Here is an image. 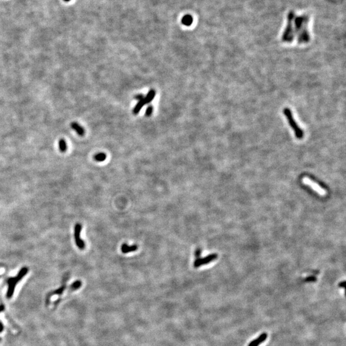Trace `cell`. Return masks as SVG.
Segmentation results:
<instances>
[{"label":"cell","mask_w":346,"mask_h":346,"mask_svg":"<svg viewBox=\"0 0 346 346\" xmlns=\"http://www.w3.org/2000/svg\"><path fill=\"white\" fill-rule=\"evenodd\" d=\"M308 18L306 16L299 17L294 19V34L295 36L297 35L299 44H306L310 40L308 30Z\"/></svg>","instance_id":"cell-1"},{"label":"cell","mask_w":346,"mask_h":346,"mask_svg":"<svg viewBox=\"0 0 346 346\" xmlns=\"http://www.w3.org/2000/svg\"><path fill=\"white\" fill-rule=\"evenodd\" d=\"M283 113L286 117L290 127L293 130L296 139L299 140L303 139L305 136V132L301 127L299 126L296 119H294V115L291 109H290L289 108H285L283 110Z\"/></svg>","instance_id":"cell-2"},{"label":"cell","mask_w":346,"mask_h":346,"mask_svg":"<svg viewBox=\"0 0 346 346\" xmlns=\"http://www.w3.org/2000/svg\"><path fill=\"white\" fill-rule=\"evenodd\" d=\"M28 270L29 269L28 267H22L15 277L10 278L7 279L6 281L8 284V290L6 292L7 298H11L13 296L16 285L26 276V275L28 273Z\"/></svg>","instance_id":"cell-3"},{"label":"cell","mask_w":346,"mask_h":346,"mask_svg":"<svg viewBox=\"0 0 346 346\" xmlns=\"http://www.w3.org/2000/svg\"><path fill=\"white\" fill-rule=\"evenodd\" d=\"M294 15L292 12H290L288 15V24L286 29L282 35V40L285 42H292L295 37L294 30L293 26V20L294 19Z\"/></svg>","instance_id":"cell-4"},{"label":"cell","mask_w":346,"mask_h":346,"mask_svg":"<svg viewBox=\"0 0 346 346\" xmlns=\"http://www.w3.org/2000/svg\"><path fill=\"white\" fill-rule=\"evenodd\" d=\"M82 230V225L76 223L74 228V236L76 246L80 249L84 250L85 248V242L81 238V232Z\"/></svg>","instance_id":"cell-5"},{"label":"cell","mask_w":346,"mask_h":346,"mask_svg":"<svg viewBox=\"0 0 346 346\" xmlns=\"http://www.w3.org/2000/svg\"><path fill=\"white\" fill-rule=\"evenodd\" d=\"M303 183L309 187H310L314 190H315L317 193L322 196H324L327 194V191L324 189L321 186H320L316 182L313 181L312 179L309 178L308 177H304L303 178Z\"/></svg>","instance_id":"cell-6"},{"label":"cell","mask_w":346,"mask_h":346,"mask_svg":"<svg viewBox=\"0 0 346 346\" xmlns=\"http://www.w3.org/2000/svg\"><path fill=\"white\" fill-rule=\"evenodd\" d=\"M217 256L216 254H210V255H208V257H206L205 258H197L194 263V266L196 268L199 267L200 266H204L206 265V264L210 263L211 262H212L213 260H215L217 258Z\"/></svg>","instance_id":"cell-7"},{"label":"cell","mask_w":346,"mask_h":346,"mask_svg":"<svg viewBox=\"0 0 346 346\" xmlns=\"http://www.w3.org/2000/svg\"><path fill=\"white\" fill-rule=\"evenodd\" d=\"M71 127L72 130L76 132L78 135L81 136H83L85 133V131L83 127L76 122H72L71 124Z\"/></svg>","instance_id":"cell-8"},{"label":"cell","mask_w":346,"mask_h":346,"mask_svg":"<svg viewBox=\"0 0 346 346\" xmlns=\"http://www.w3.org/2000/svg\"><path fill=\"white\" fill-rule=\"evenodd\" d=\"M138 249V245H128L127 244H123L121 245V251L124 254H127L128 253L134 252Z\"/></svg>","instance_id":"cell-9"},{"label":"cell","mask_w":346,"mask_h":346,"mask_svg":"<svg viewBox=\"0 0 346 346\" xmlns=\"http://www.w3.org/2000/svg\"><path fill=\"white\" fill-rule=\"evenodd\" d=\"M156 94V92L155 90L154 89H151L149 93H148V94L146 95V96L144 97V102L145 104H149V103H151L153 99L154 98V96H155Z\"/></svg>","instance_id":"cell-10"},{"label":"cell","mask_w":346,"mask_h":346,"mask_svg":"<svg viewBox=\"0 0 346 346\" xmlns=\"http://www.w3.org/2000/svg\"><path fill=\"white\" fill-rule=\"evenodd\" d=\"M145 104V102H144V98L142 99H141V100H140V101H139V102L137 103V104H136V105H135V106L134 108H133V114H135V115L138 114L139 113V112L141 111V110L142 109V108L144 106V105Z\"/></svg>","instance_id":"cell-11"},{"label":"cell","mask_w":346,"mask_h":346,"mask_svg":"<svg viewBox=\"0 0 346 346\" xmlns=\"http://www.w3.org/2000/svg\"><path fill=\"white\" fill-rule=\"evenodd\" d=\"M193 22V18L190 15H186L183 17L181 19V23L185 26H190Z\"/></svg>","instance_id":"cell-12"},{"label":"cell","mask_w":346,"mask_h":346,"mask_svg":"<svg viewBox=\"0 0 346 346\" xmlns=\"http://www.w3.org/2000/svg\"><path fill=\"white\" fill-rule=\"evenodd\" d=\"M58 148L62 153L66 152L67 149V145L66 141L63 139H61L58 141Z\"/></svg>","instance_id":"cell-13"},{"label":"cell","mask_w":346,"mask_h":346,"mask_svg":"<svg viewBox=\"0 0 346 346\" xmlns=\"http://www.w3.org/2000/svg\"><path fill=\"white\" fill-rule=\"evenodd\" d=\"M106 159V154L104 153H99L94 156V160L97 162H102Z\"/></svg>","instance_id":"cell-14"},{"label":"cell","mask_w":346,"mask_h":346,"mask_svg":"<svg viewBox=\"0 0 346 346\" xmlns=\"http://www.w3.org/2000/svg\"><path fill=\"white\" fill-rule=\"evenodd\" d=\"M81 285H82L81 281L80 280H76L71 284V285L70 286V289L71 290H76L78 288H80L81 287Z\"/></svg>","instance_id":"cell-15"},{"label":"cell","mask_w":346,"mask_h":346,"mask_svg":"<svg viewBox=\"0 0 346 346\" xmlns=\"http://www.w3.org/2000/svg\"><path fill=\"white\" fill-rule=\"evenodd\" d=\"M66 285H63V286H62V287H60V288H58V289L56 290L55 291H54V292H53V294H58V295H60V294H62L63 293V291H64V290H65V289H66Z\"/></svg>","instance_id":"cell-16"},{"label":"cell","mask_w":346,"mask_h":346,"mask_svg":"<svg viewBox=\"0 0 346 346\" xmlns=\"http://www.w3.org/2000/svg\"><path fill=\"white\" fill-rule=\"evenodd\" d=\"M267 338V334L266 333H263L262 335H260L259 337L257 339V340L260 342V344L263 343L264 341H265Z\"/></svg>","instance_id":"cell-17"},{"label":"cell","mask_w":346,"mask_h":346,"mask_svg":"<svg viewBox=\"0 0 346 346\" xmlns=\"http://www.w3.org/2000/svg\"><path fill=\"white\" fill-rule=\"evenodd\" d=\"M153 112V107L151 105H150L146 109V111H145V115L149 117L152 114Z\"/></svg>","instance_id":"cell-18"},{"label":"cell","mask_w":346,"mask_h":346,"mask_svg":"<svg viewBox=\"0 0 346 346\" xmlns=\"http://www.w3.org/2000/svg\"><path fill=\"white\" fill-rule=\"evenodd\" d=\"M260 344H261L260 342L257 339H256V340H252L250 342V344L248 345V346H258Z\"/></svg>","instance_id":"cell-19"},{"label":"cell","mask_w":346,"mask_h":346,"mask_svg":"<svg viewBox=\"0 0 346 346\" xmlns=\"http://www.w3.org/2000/svg\"><path fill=\"white\" fill-rule=\"evenodd\" d=\"M201 250L200 248H198L196 252H195V256L196 257V258H199V257L201 255Z\"/></svg>","instance_id":"cell-20"},{"label":"cell","mask_w":346,"mask_h":346,"mask_svg":"<svg viewBox=\"0 0 346 346\" xmlns=\"http://www.w3.org/2000/svg\"><path fill=\"white\" fill-rule=\"evenodd\" d=\"M144 95H143V94H137V95L135 96V99H136V100H138V101H140V100H141V99H144Z\"/></svg>","instance_id":"cell-21"},{"label":"cell","mask_w":346,"mask_h":346,"mask_svg":"<svg viewBox=\"0 0 346 346\" xmlns=\"http://www.w3.org/2000/svg\"><path fill=\"white\" fill-rule=\"evenodd\" d=\"M3 328H4V327H3V324H2V322H0V333H1V332H2V331H3Z\"/></svg>","instance_id":"cell-22"},{"label":"cell","mask_w":346,"mask_h":346,"mask_svg":"<svg viewBox=\"0 0 346 346\" xmlns=\"http://www.w3.org/2000/svg\"><path fill=\"white\" fill-rule=\"evenodd\" d=\"M4 309H5V306H4V305H0V313H1L2 312H3V311L4 310Z\"/></svg>","instance_id":"cell-23"},{"label":"cell","mask_w":346,"mask_h":346,"mask_svg":"<svg viewBox=\"0 0 346 346\" xmlns=\"http://www.w3.org/2000/svg\"><path fill=\"white\" fill-rule=\"evenodd\" d=\"M339 287H340L344 288V287H345V281H343L342 283H340L339 284Z\"/></svg>","instance_id":"cell-24"},{"label":"cell","mask_w":346,"mask_h":346,"mask_svg":"<svg viewBox=\"0 0 346 346\" xmlns=\"http://www.w3.org/2000/svg\"><path fill=\"white\" fill-rule=\"evenodd\" d=\"M315 278H312V277H311V278H308L306 279V281H315Z\"/></svg>","instance_id":"cell-25"},{"label":"cell","mask_w":346,"mask_h":346,"mask_svg":"<svg viewBox=\"0 0 346 346\" xmlns=\"http://www.w3.org/2000/svg\"><path fill=\"white\" fill-rule=\"evenodd\" d=\"M64 1H65V2H69V1H71V0H64Z\"/></svg>","instance_id":"cell-26"},{"label":"cell","mask_w":346,"mask_h":346,"mask_svg":"<svg viewBox=\"0 0 346 346\" xmlns=\"http://www.w3.org/2000/svg\"><path fill=\"white\" fill-rule=\"evenodd\" d=\"M2 267V264H0V267Z\"/></svg>","instance_id":"cell-27"}]
</instances>
